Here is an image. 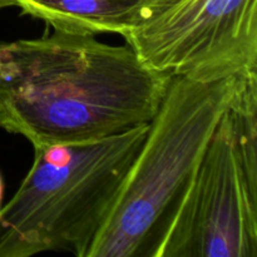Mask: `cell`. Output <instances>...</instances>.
Listing matches in <instances>:
<instances>
[{
	"instance_id": "8",
	"label": "cell",
	"mask_w": 257,
	"mask_h": 257,
	"mask_svg": "<svg viewBox=\"0 0 257 257\" xmlns=\"http://www.w3.org/2000/svg\"><path fill=\"white\" fill-rule=\"evenodd\" d=\"M15 0H0V9H4V8L9 7H15Z\"/></svg>"
},
{
	"instance_id": "4",
	"label": "cell",
	"mask_w": 257,
	"mask_h": 257,
	"mask_svg": "<svg viewBox=\"0 0 257 257\" xmlns=\"http://www.w3.org/2000/svg\"><path fill=\"white\" fill-rule=\"evenodd\" d=\"M122 37L171 77H243L257 72V0H146Z\"/></svg>"
},
{
	"instance_id": "2",
	"label": "cell",
	"mask_w": 257,
	"mask_h": 257,
	"mask_svg": "<svg viewBox=\"0 0 257 257\" xmlns=\"http://www.w3.org/2000/svg\"><path fill=\"white\" fill-rule=\"evenodd\" d=\"M241 77H172L85 257H156Z\"/></svg>"
},
{
	"instance_id": "1",
	"label": "cell",
	"mask_w": 257,
	"mask_h": 257,
	"mask_svg": "<svg viewBox=\"0 0 257 257\" xmlns=\"http://www.w3.org/2000/svg\"><path fill=\"white\" fill-rule=\"evenodd\" d=\"M171 79L92 34L0 42V127L33 147L102 140L150 123Z\"/></svg>"
},
{
	"instance_id": "3",
	"label": "cell",
	"mask_w": 257,
	"mask_h": 257,
	"mask_svg": "<svg viewBox=\"0 0 257 257\" xmlns=\"http://www.w3.org/2000/svg\"><path fill=\"white\" fill-rule=\"evenodd\" d=\"M147 132L143 123L92 142L34 147L32 168L0 210V257H85Z\"/></svg>"
},
{
	"instance_id": "5",
	"label": "cell",
	"mask_w": 257,
	"mask_h": 257,
	"mask_svg": "<svg viewBox=\"0 0 257 257\" xmlns=\"http://www.w3.org/2000/svg\"><path fill=\"white\" fill-rule=\"evenodd\" d=\"M156 257H257V162L241 148L231 105Z\"/></svg>"
},
{
	"instance_id": "7",
	"label": "cell",
	"mask_w": 257,
	"mask_h": 257,
	"mask_svg": "<svg viewBox=\"0 0 257 257\" xmlns=\"http://www.w3.org/2000/svg\"><path fill=\"white\" fill-rule=\"evenodd\" d=\"M4 190H5L4 177H3L2 172H0V210H2V207H3V198H4Z\"/></svg>"
},
{
	"instance_id": "6",
	"label": "cell",
	"mask_w": 257,
	"mask_h": 257,
	"mask_svg": "<svg viewBox=\"0 0 257 257\" xmlns=\"http://www.w3.org/2000/svg\"><path fill=\"white\" fill-rule=\"evenodd\" d=\"M146 0H15L24 14L54 30L78 34L118 33L133 24Z\"/></svg>"
}]
</instances>
